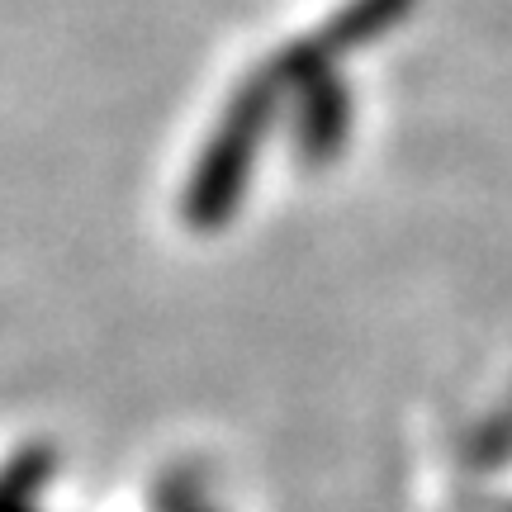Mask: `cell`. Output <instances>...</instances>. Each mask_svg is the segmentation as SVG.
I'll return each mask as SVG.
<instances>
[{"instance_id":"6da1fadb","label":"cell","mask_w":512,"mask_h":512,"mask_svg":"<svg viewBox=\"0 0 512 512\" xmlns=\"http://www.w3.org/2000/svg\"><path fill=\"white\" fill-rule=\"evenodd\" d=\"M285 100H290V91L280 86V76L271 67H256L233 91L219 128L209 133L200 162H195V176H190V185L181 195V214L190 228L214 233V228H223L238 214L247 181H252L256 152H261V138L271 133Z\"/></svg>"},{"instance_id":"7a4b0ae2","label":"cell","mask_w":512,"mask_h":512,"mask_svg":"<svg viewBox=\"0 0 512 512\" xmlns=\"http://www.w3.org/2000/svg\"><path fill=\"white\" fill-rule=\"evenodd\" d=\"M413 5H418V0H347V5L332 10L313 34L285 43L266 67L280 76L285 91H294L299 81H309V76H318V72H337V62L347 53L366 48V43H380L384 34H394L403 19L413 15Z\"/></svg>"},{"instance_id":"3957f363","label":"cell","mask_w":512,"mask_h":512,"mask_svg":"<svg viewBox=\"0 0 512 512\" xmlns=\"http://www.w3.org/2000/svg\"><path fill=\"white\" fill-rule=\"evenodd\" d=\"M351 128V91L337 72H318L290 91V138L294 152L309 166L332 162L347 147Z\"/></svg>"}]
</instances>
